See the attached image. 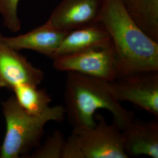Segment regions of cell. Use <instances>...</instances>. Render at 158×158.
Masks as SVG:
<instances>
[{"label": "cell", "instance_id": "obj_1", "mask_svg": "<svg viewBox=\"0 0 158 158\" xmlns=\"http://www.w3.org/2000/svg\"><path fill=\"white\" fill-rule=\"evenodd\" d=\"M97 22L111 36L118 68L117 78L158 70V43L139 28L120 0H103Z\"/></svg>", "mask_w": 158, "mask_h": 158}, {"label": "cell", "instance_id": "obj_2", "mask_svg": "<svg viewBox=\"0 0 158 158\" xmlns=\"http://www.w3.org/2000/svg\"><path fill=\"white\" fill-rule=\"evenodd\" d=\"M108 82L83 74L68 72L64 108L73 128L94 127L95 114L100 109L111 113L113 124L121 131L133 123L134 114L125 108L113 95Z\"/></svg>", "mask_w": 158, "mask_h": 158}, {"label": "cell", "instance_id": "obj_3", "mask_svg": "<svg viewBox=\"0 0 158 158\" xmlns=\"http://www.w3.org/2000/svg\"><path fill=\"white\" fill-rule=\"evenodd\" d=\"M6 133L0 158H18L37 146L49 121H61L65 117L62 106L49 107L39 115L27 113L14 97L2 102Z\"/></svg>", "mask_w": 158, "mask_h": 158}, {"label": "cell", "instance_id": "obj_4", "mask_svg": "<svg viewBox=\"0 0 158 158\" xmlns=\"http://www.w3.org/2000/svg\"><path fill=\"white\" fill-rule=\"evenodd\" d=\"M93 127L73 128L85 158H128L124 151L123 132L114 124H108L100 114H95Z\"/></svg>", "mask_w": 158, "mask_h": 158}, {"label": "cell", "instance_id": "obj_5", "mask_svg": "<svg viewBox=\"0 0 158 158\" xmlns=\"http://www.w3.org/2000/svg\"><path fill=\"white\" fill-rule=\"evenodd\" d=\"M53 59V67L60 72H74L111 82L118 76L113 43Z\"/></svg>", "mask_w": 158, "mask_h": 158}, {"label": "cell", "instance_id": "obj_6", "mask_svg": "<svg viewBox=\"0 0 158 158\" xmlns=\"http://www.w3.org/2000/svg\"><path fill=\"white\" fill-rule=\"evenodd\" d=\"M119 102H129L158 116V70L130 74L108 82Z\"/></svg>", "mask_w": 158, "mask_h": 158}, {"label": "cell", "instance_id": "obj_7", "mask_svg": "<svg viewBox=\"0 0 158 158\" xmlns=\"http://www.w3.org/2000/svg\"><path fill=\"white\" fill-rule=\"evenodd\" d=\"M103 0H62L46 23L65 31L97 22Z\"/></svg>", "mask_w": 158, "mask_h": 158}, {"label": "cell", "instance_id": "obj_8", "mask_svg": "<svg viewBox=\"0 0 158 158\" xmlns=\"http://www.w3.org/2000/svg\"><path fill=\"white\" fill-rule=\"evenodd\" d=\"M44 77L42 70L34 67L18 51L0 42V87L12 90L20 84L38 86Z\"/></svg>", "mask_w": 158, "mask_h": 158}, {"label": "cell", "instance_id": "obj_9", "mask_svg": "<svg viewBox=\"0 0 158 158\" xmlns=\"http://www.w3.org/2000/svg\"><path fill=\"white\" fill-rule=\"evenodd\" d=\"M68 32L45 23L27 34L16 36L6 37L0 34V42L17 51L29 49L53 58Z\"/></svg>", "mask_w": 158, "mask_h": 158}, {"label": "cell", "instance_id": "obj_10", "mask_svg": "<svg viewBox=\"0 0 158 158\" xmlns=\"http://www.w3.org/2000/svg\"><path fill=\"white\" fill-rule=\"evenodd\" d=\"M112 44L106 29L99 22L69 31L52 59Z\"/></svg>", "mask_w": 158, "mask_h": 158}, {"label": "cell", "instance_id": "obj_11", "mask_svg": "<svg viewBox=\"0 0 158 158\" xmlns=\"http://www.w3.org/2000/svg\"><path fill=\"white\" fill-rule=\"evenodd\" d=\"M128 158L141 155L158 158V122H134L122 131Z\"/></svg>", "mask_w": 158, "mask_h": 158}, {"label": "cell", "instance_id": "obj_12", "mask_svg": "<svg viewBox=\"0 0 158 158\" xmlns=\"http://www.w3.org/2000/svg\"><path fill=\"white\" fill-rule=\"evenodd\" d=\"M142 31L158 43V0H120Z\"/></svg>", "mask_w": 158, "mask_h": 158}, {"label": "cell", "instance_id": "obj_13", "mask_svg": "<svg viewBox=\"0 0 158 158\" xmlns=\"http://www.w3.org/2000/svg\"><path fill=\"white\" fill-rule=\"evenodd\" d=\"M12 90L20 106L32 115H39L44 112L52 102L45 90L38 89L34 85L20 84L15 85Z\"/></svg>", "mask_w": 158, "mask_h": 158}, {"label": "cell", "instance_id": "obj_14", "mask_svg": "<svg viewBox=\"0 0 158 158\" xmlns=\"http://www.w3.org/2000/svg\"><path fill=\"white\" fill-rule=\"evenodd\" d=\"M66 139L59 130L55 131L48 137L44 144L38 148L30 158H62Z\"/></svg>", "mask_w": 158, "mask_h": 158}, {"label": "cell", "instance_id": "obj_15", "mask_svg": "<svg viewBox=\"0 0 158 158\" xmlns=\"http://www.w3.org/2000/svg\"><path fill=\"white\" fill-rule=\"evenodd\" d=\"M19 0H0V14L4 26L12 32L20 30L21 23L18 14Z\"/></svg>", "mask_w": 158, "mask_h": 158}, {"label": "cell", "instance_id": "obj_16", "mask_svg": "<svg viewBox=\"0 0 158 158\" xmlns=\"http://www.w3.org/2000/svg\"><path fill=\"white\" fill-rule=\"evenodd\" d=\"M62 158H85L73 133L66 139Z\"/></svg>", "mask_w": 158, "mask_h": 158}, {"label": "cell", "instance_id": "obj_17", "mask_svg": "<svg viewBox=\"0 0 158 158\" xmlns=\"http://www.w3.org/2000/svg\"><path fill=\"white\" fill-rule=\"evenodd\" d=\"M0 156H1V148H0Z\"/></svg>", "mask_w": 158, "mask_h": 158}]
</instances>
